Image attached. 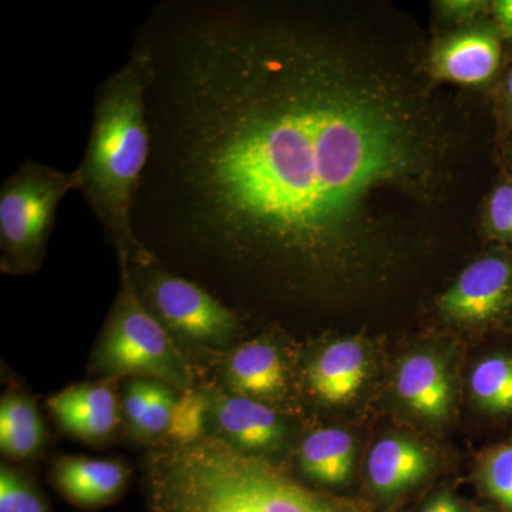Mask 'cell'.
<instances>
[{
  "mask_svg": "<svg viewBox=\"0 0 512 512\" xmlns=\"http://www.w3.org/2000/svg\"><path fill=\"white\" fill-rule=\"evenodd\" d=\"M175 402L177 399L173 390L167 384L153 380L146 414L134 433L140 437H151L167 431L173 417Z\"/></svg>",
  "mask_w": 512,
  "mask_h": 512,
  "instance_id": "22",
  "label": "cell"
},
{
  "mask_svg": "<svg viewBox=\"0 0 512 512\" xmlns=\"http://www.w3.org/2000/svg\"><path fill=\"white\" fill-rule=\"evenodd\" d=\"M120 289L92 359L97 376H141L190 389L191 372L167 329L138 293L130 256L120 255Z\"/></svg>",
  "mask_w": 512,
  "mask_h": 512,
  "instance_id": "4",
  "label": "cell"
},
{
  "mask_svg": "<svg viewBox=\"0 0 512 512\" xmlns=\"http://www.w3.org/2000/svg\"><path fill=\"white\" fill-rule=\"evenodd\" d=\"M483 2H471V0H458V2H443L441 3V9L446 12L448 18H470V16L476 15L478 10L483 8Z\"/></svg>",
  "mask_w": 512,
  "mask_h": 512,
  "instance_id": "25",
  "label": "cell"
},
{
  "mask_svg": "<svg viewBox=\"0 0 512 512\" xmlns=\"http://www.w3.org/2000/svg\"><path fill=\"white\" fill-rule=\"evenodd\" d=\"M77 170L25 161L0 187V265L12 275L35 272L42 264L57 207L80 190Z\"/></svg>",
  "mask_w": 512,
  "mask_h": 512,
  "instance_id": "5",
  "label": "cell"
},
{
  "mask_svg": "<svg viewBox=\"0 0 512 512\" xmlns=\"http://www.w3.org/2000/svg\"><path fill=\"white\" fill-rule=\"evenodd\" d=\"M227 376L237 392L249 396H271L285 384L281 357L264 342L242 345L229 359Z\"/></svg>",
  "mask_w": 512,
  "mask_h": 512,
  "instance_id": "15",
  "label": "cell"
},
{
  "mask_svg": "<svg viewBox=\"0 0 512 512\" xmlns=\"http://www.w3.org/2000/svg\"><path fill=\"white\" fill-rule=\"evenodd\" d=\"M507 93H508V97H510V100L512 103V70H511L510 74H508Z\"/></svg>",
  "mask_w": 512,
  "mask_h": 512,
  "instance_id": "28",
  "label": "cell"
},
{
  "mask_svg": "<svg viewBox=\"0 0 512 512\" xmlns=\"http://www.w3.org/2000/svg\"><path fill=\"white\" fill-rule=\"evenodd\" d=\"M147 86L146 52L134 42L127 62L97 89L92 133L76 168L84 201L117 255L130 259L146 251L134 234L133 212L151 150Z\"/></svg>",
  "mask_w": 512,
  "mask_h": 512,
  "instance_id": "3",
  "label": "cell"
},
{
  "mask_svg": "<svg viewBox=\"0 0 512 512\" xmlns=\"http://www.w3.org/2000/svg\"><path fill=\"white\" fill-rule=\"evenodd\" d=\"M501 59V43L488 29H473L444 40L430 57L436 79L458 84H481L490 80Z\"/></svg>",
  "mask_w": 512,
  "mask_h": 512,
  "instance_id": "9",
  "label": "cell"
},
{
  "mask_svg": "<svg viewBox=\"0 0 512 512\" xmlns=\"http://www.w3.org/2000/svg\"><path fill=\"white\" fill-rule=\"evenodd\" d=\"M471 390L477 402L493 412L512 410V359L488 357L473 370Z\"/></svg>",
  "mask_w": 512,
  "mask_h": 512,
  "instance_id": "18",
  "label": "cell"
},
{
  "mask_svg": "<svg viewBox=\"0 0 512 512\" xmlns=\"http://www.w3.org/2000/svg\"><path fill=\"white\" fill-rule=\"evenodd\" d=\"M151 386L153 380L150 379H134L128 384L126 396H124V414L130 429L136 431L143 420L144 414L150 402Z\"/></svg>",
  "mask_w": 512,
  "mask_h": 512,
  "instance_id": "24",
  "label": "cell"
},
{
  "mask_svg": "<svg viewBox=\"0 0 512 512\" xmlns=\"http://www.w3.org/2000/svg\"><path fill=\"white\" fill-rule=\"evenodd\" d=\"M45 441V424L35 402L25 394L10 393L0 402V448L6 456H33Z\"/></svg>",
  "mask_w": 512,
  "mask_h": 512,
  "instance_id": "17",
  "label": "cell"
},
{
  "mask_svg": "<svg viewBox=\"0 0 512 512\" xmlns=\"http://www.w3.org/2000/svg\"><path fill=\"white\" fill-rule=\"evenodd\" d=\"M396 18L318 5L158 6L136 238L326 282L450 224L466 110Z\"/></svg>",
  "mask_w": 512,
  "mask_h": 512,
  "instance_id": "1",
  "label": "cell"
},
{
  "mask_svg": "<svg viewBox=\"0 0 512 512\" xmlns=\"http://www.w3.org/2000/svg\"><path fill=\"white\" fill-rule=\"evenodd\" d=\"M485 491L512 512V446L498 448L481 471Z\"/></svg>",
  "mask_w": 512,
  "mask_h": 512,
  "instance_id": "21",
  "label": "cell"
},
{
  "mask_svg": "<svg viewBox=\"0 0 512 512\" xmlns=\"http://www.w3.org/2000/svg\"><path fill=\"white\" fill-rule=\"evenodd\" d=\"M0 512H53L35 481L19 468H0Z\"/></svg>",
  "mask_w": 512,
  "mask_h": 512,
  "instance_id": "19",
  "label": "cell"
},
{
  "mask_svg": "<svg viewBox=\"0 0 512 512\" xmlns=\"http://www.w3.org/2000/svg\"><path fill=\"white\" fill-rule=\"evenodd\" d=\"M365 377V350L356 340H340L328 346L309 370L313 392L330 404L352 399Z\"/></svg>",
  "mask_w": 512,
  "mask_h": 512,
  "instance_id": "12",
  "label": "cell"
},
{
  "mask_svg": "<svg viewBox=\"0 0 512 512\" xmlns=\"http://www.w3.org/2000/svg\"><path fill=\"white\" fill-rule=\"evenodd\" d=\"M52 478L67 501L83 510H99L119 500L128 470L120 461L63 457L53 467Z\"/></svg>",
  "mask_w": 512,
  "mask_h": 512,
  "instance_id": "8",
  "label": "cell"
},
{
  "mask_svg": "<svg viewBox=\"0 0 512 512\" xmlns=\"http://www.w3.org/2000/svg\"><path fill=\"white\" fill-rule=\"evenodd\" d=\"M218 427L244 450H266L284 439V426L274 410L248 397H224L214 410Z\"/></svg>",
  "mask_w": 512,
  "mask_h": 512,
  "instance_id": "11",
  "label": "cell"
},
{
  "mask_svg": "<svg viewBox=\"0 0 512 512\" xmlns=\"http://www.w3.org/2000/svg\"><path fill=\"white\" fill-rule=\"evenodd\" d=\"M488 227L497 237L512 239V185L495 188L487 207Z\"/></svg>",
  "mask_w": 512,
  "mask_h": 512,
  "instance_id": "23",
  "label": "cell"
},
{
  "mask_svg": "<svg viewBox=\"0 0 512 512\" xmlns=\"http://www.w3.org/2000/svg\"><path fill=\"white\" fill-rule=\"evenodd\" d=\"M144 491L148 512H363L306 490L220 439L151 454Z\"/></svg>",
  "mask_w": 512,
  "mask_h": 512,
  "instance_id": "2",
  "label": "cell"
},
{
  "mask_svg": "<svg viewBox=\"0 0 512 512\" xmlns=\"http://www.w3.org/2000/svg\"><path fill=\"white\" fill-rule=\"evenodd\" d=\"M138 293L164 328L204 345H224L237 333V316L194 282L156 265L150 252L130 261Z\"/></svg>",
  "mask_w": 512,
  "mask_h": 512,
  "instance_id": "6",
  "label": "cell"
},
{
  "mask_svg": "<svg viewBox=\"0 0 512 512\" xmlns=\"http://www.w3.org/2000/svg\"><path fill=\"white\" fill-rule=\"evenodd\" d=\"M423 512H464L463 507L448 494L437 495L433 501L426 505Z\"/></svg>",
  "mask_w": 512,
  "mask_h": 512,
  "instance_id": "27",
  "label": "cell"
},
{
  "mask_svg": "<svg viewBox=\"0 0 512 512\" xmlns=\"http://www.w3.org/2000/svg\"><path fill=\"white\" fill-rule=\"evenodd\" d=\"M397 392L404 403L431 420H441L450 409L451 389L443 363L431 355L407 357L397 373Z\"/></svg>",
  "mask_w": 512,
  "mask_h": 512,
  "instance_id": "13",
  "label": "cell"
},
{
  "mask_svg": "<svg viewBox=\"0 0 512 512\" xmlns=\"http://www.w3.org/2000/svg\"><path fill=\"white\" fill-rule=\"evenodd\" d=\"M353 460L355 443L349 433L340 429L315 431L302 444L303 471L319 483H345L352 473Z\"/></svg>",
  "mask_w": 512,
  "mask_h": 512,
  "instance_id": "16",
  "label": "cell"
},
{
  "mask_svg": "<svg viewBox=\"0 0 512 512\" xmlns=\"http://www.w3.org/2000/svg\"><path fill=\"white\" fill-rule=\"evenodd\" d=\"M367 471L376 491L397 494L419 484L430 473V458L414 441L390 437L370 451Z\"/></svg>",
  "mask_w": 512,
  "mask_h": 512,
  "instance_id": "14",
  "label": "cell"
},
{
  "mask_svg": "<svg viewBox=\"0 0 512 512\" xmlns=\"http://www.w3.org/2000/svg\"><path fill=\"white\" fill-rule=\"evenodd\" d=\"M63 430L87 441H100L116 429L117 402L107 384H76L49 400Z\"/></svg>",
  "mask_w": 512,
  "mask_h": 512,
  "instance_id": "10",
  "label": "cell"
},
{
  "mask_svg": "<svg viewBox=\"0 0 512 512\" xmlns=\"http://www.w3.org/2000/svg\"><path fill=\"white\" fill-rule=\"evenodd\" d=\"M512 303V265L500 256H487L467 266L440 299L448 318L484 322L497 318Z\"/></svg>",
  "mask_w": 512,
  "mask_h": 512,
  "instance_id": "7",
  "label": "cell"
},
{
  "mask_svg": "<svg viewBox=\"0 0 512 512\" xmlns=\"http://www.w3.org/2000/svg\"><path fill=\"white\" fill-rule=\"evenodd\" d=\"M207 409V399L201 393L191 389L183 390L175 402L168 434L177 444H190L202 439Z\"/></svg>",
  "mask_w": 512,
  "mask_h": 512,
  "instance_id": "20",
  "label": "cell"
},
{
  "mask_svg": "<svg viewBox=\"0 0 512 512\" xmlns=\"http://www.w3.org/2000/svg\"><path fill=\"white\" fill-rule=\"evenodd\" d=\"M495 20L505 37H512V0H498L493 3Z\"/></svg>",
  "mask_w": 512,
  "mask_h": 512,
  "instance_id": "26",
  "label": "cell"
}]
</instances>
